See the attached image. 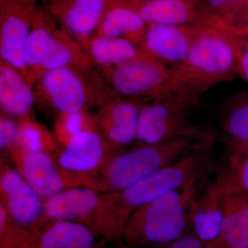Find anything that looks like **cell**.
<instances>
[{
  "instance_id": "1",
  "label": "cell",
  "mask_w": 248,
  "mask_h": 248,
  "mask_svg": "<svg viewBox=\"0 0 248 248\" xmlns=\"http://www.w3.org/2000/svg\"><path fill=\"white\" fill-rule=\"evenodd\" d=\"M209 143H202L175 162L123 190L106 192V211L112 238L121 239L136 210L167 192L198 182L209 167Z\"/></svg>"
},
{
  "instance_id": "2",
  "label": "cell",
  "mask_w": 248,
  "mask_h": 248,
  "mask_svg": "<svg viewBox=\"0 0 248 248\" xmlns=\"http://www.w3.org/2000/svg\"><path fill=\"white\" fill-rule=\"evenodd\" d=\"M170 70L174 93L198 104L204 93L237 72L229 31L203 28L186 60L170 66Z\"/></svg>"
},
{
  "instance_id": "3",
  "label": "cell",
  "mask_w": 248,
  "mask_h": 248,
  "mask_svg": "<svg viewBox=\"0 0 248 248\" xmlns=\"http://www.w3.org/2000/svg\"><path fill=\"white\" fill-rule=\"evenodd\" d=\"M197 182L167 192L136 210L124 228L122 238L125 244L135 248L156 247L190 232Z\"/></svg>"
},
{
  "instance_id": "4",
  "label": "cell",
  "mask_w": 248,
  "mask_h": 248,
  "mask_svg": "<svg viewBox=\"0 0 248 248\" xmlns=\"http://www.w3.org/2000/svg\"><path fill=\"white\" fill-rule=\"evenodd\" d=\"M203 142L182 138L156 144H140L111 156L97 175L99 190H123L175 162Z\"/></svg>"
},
{
  "instance_id": "5",
  "label": "cell",
  "mask_w": 248,
  "mask_h": 248,
  "mask_svg": "<svg viewBox=\"0 0 248 248\" xmlns=\"http://www.w3.org/2000/svg\"><path fill=\"white\" fill-rule=\"evenodd\" d=\"M36 83L39 97L58 114L89 111L117 97L105 78L91 68L66 66L48 70Z\"/></svg>"
},
{
  "instance_id": "6",
  "label": "cell",
  "mask_w": 248,
  "mask_h": 248,
  "mask_svg": "<svg viewBox=\"0 0 248 248\" xmlns=\"http://www.w3.org/2000/svg\"><path fill=\"white\" fill-rule=\"evenodd\" d=\"M196 105L189 98L170 93L142 106L137 142L140 144H156L182 138L211 141L208 135L189 120L190 109Z\"/></svg>"
},
{
  "instance_id": "7",
  "label": "cell",
  "mask_w": 248,
  "mask_h": 248,
  "mask_svg": "<svg viewBox=\"0 0 248 248\" xmlns=\"http://www.w3.org/2000/svg\"><path fill=\"white\" fill-rule=\"evenodd\" d=\"M104 73L117 97L154 99L174 93L170 66L149 55L104 70Z\"/></svg>"
},
{
  "instance_id": "8",
  "label": "cell",
  "mask_w": 248,
  "mask_h": 248,
  "mask_svg": "<svg viewBox=\"0 0 248 248\" xmlns=\"http://www.w3.org/2000/svg\"><path fill=\"white\" fill-rule=\"evenodd\" d=\"M10 155L16 169L44 200L71 187H89L99 190L96 174L67 170L50 153L14 151Z\"/></svg>"
},
{
  "instance_id": "9",
  "label": "cell",
  "mask_w": 248,
  "mask_h": 248,
  "mask_svg": "<svg viewBox=\"0 0 248 248\" xmlns=\"http://www.w3.org/2000/svg\"><path fill=\"white\" fill-rule=\"evenodd\" d=\"M105 206V192L89 187H71L45 200L46 219L79 222L108 242Z\"/></svg>"
},
{
  "instance_id": "10",
  "label": "cell",
  "mask_w": 248,
  "mask_h": 248,
  "mask_svg": "<svg viewBox=\"0 0 248 248\" xmlns=\"http://www.w3.org/2000/svg\"><path fill=\"white\" fill-rule=\"evenodd\" d=\"M39 9L37 0H0L1 60L17 69L30 83L24 52Z\"/></svg>"
},
{
  "instance_id": "11",
  "label": "cell",
  "mask_w": 248,
  "mask_h": 248,
  "mask_svg": "<svg viewBox=\"0 0 248 248\" xmlns=\"http://www.w3.org/2000/svg\"><path fill=\"white\" fill-rule=\"evenodd\" d=\"M1 203L18 225L32 231L46 222L45 200L37 194L17 169L1 166Z\"/></svg>"
},
{
  "instance_id": "12",
  "label": "cell",
  "mask_w": 248,
  "mask_h": 248,
  "mask_svg": "<svg viewBox=\"0 0 248 248\" xmlns=\"http://www.w3.org/2000/svg\"><path fill=\"white\" fill-rule=\"evenodd\" d=\"M112 2L111 0H46L45 10L84 45L95 35Z\"/></svg>"
},
{
  "instance_id": "13",
  "label": "cell",
  "mask_w": 248,
  "mask_h": 248,
  "mask_svg": "<svg viewBox=\"0 0 248 248\" xmlns=\"http://www.w3.org/2000/svg\"><path fill=\"white\" fill-rule=\"evenodd\" d=\"M120 150L98 132L86 131L77 135L62 147L55 158L59 165L67 170L96 174L111 156Z\"/></svg>"
},
{
  "instance_id": "14",
  "label": "cell",
  "mask_w": 248,
  "mask_h": 248,
  "mask_svg": "<svg viewBox=\"0 0 248 248\" xmlns=\"http://www.w3.org/2000/svg\"><path fill=\"white\" fill-rule=\"evenodd\" d=\"M142 106L136 100L112 99L94 115L98 133L119 149L137 141Z\"/></svg>"
},
{
  "instance_id": "15",
  "label": "cell",
  "mask_w": 248,
  "mask_h": 248,
  "mask_svg": "<svg viewBox=\"0 0 248 248\" xmlns=\"http://www.w3.org/2000/svg\"><path fill=\"white\" fill-rule=\"evenodd\" d=\"M202 29L186 26L148 24L140 46L153 58L165 64L174 66L187 58Z\"/></svg>"
},
{
  "instance_id": "16",
  "label": "cell",
  "mask_w": 248,
  "mask_h": 248,
  "mask_svg": "<svg viewBox=\"0 0 248 248\" xmlns=\"http://www.w3.org/2000/svg\"><path fill=\"white\" fill-rule=\"evenodd\" d=\"M90 227L68 220H50L31 231L23 242L32 248H105Z\"/></svg>"
},
{
  "instance_id": "17",
  "label": "cell",
  "mask_w": 248,
  "mask_h": 248,
  "mask_svg": "<svg viewBox=\"0 0 248 248\" xmlns=\"http://www.w3.org/2000/svg\"><path fill=\"white\" fill-rule=\"evenodd\" d=\"M225 215V194L215 182L196 197L190 213V232L205 248H221Z\"/></svg>"
},
{
  "instance_id": "18",
  "label": "cell",
  "mask_w": 248,
  "mask_h": 248,
  "mask_svg": "<svg viewBox=\"0 0 248 248\" xmlns=\"http://www.w3.org/2000/svg\"><path fill=\"white\" fill-rule=\"evenodd\" d=\"M35 102L32 85L17 69L1 60L0 105L1 112L19 120L31 115Z\"/></svg>"
},
{
  "instance_id": "19",
  "label": "cell",
  "mask_w": 248,
  "mask_h": 248,
  "mask_svg": "<svg viewBox=\"0 0 248 248\" xmlns=\"http://www.w3.org/2000/svg\"><path fill=\"white\" fill-rule=\"evenodd\" d=\"M148 24L136 9L127 3L112 2L103 17L95 35L122 37L141 45Z\"/></svg>"
},
{
  "instance_id": "20",
  "label": "cell",
  "mask_w": 248,
  "mask_h": 248,
  "mask_svg": "<svg viewBox=\"0 0 248 248\" xmlns=\"http://www.w3.org/2000/svg\"><path fill=\"white\" fill-rule=\"evenodd\" d=\"M83 46L93 64L103 71L148 55L140 46L122 37L94 35Z\"/></svg>"
},
{
  "instance_id": "21",
  "label": "cell",
  "mask_w": 248,
  "mask_h": 248,
  "mask_svg": "<svg viewBox=\"0 0 248 248\" xmlns=\"http://www.w3.org/2000/svg\"><path fill=\"white\" fill-rule=\"evenodd\" d=\"M58 28L56 20L45 9L40 7L24 52V61L32 85L35 84L43 73L42 66L47 46Z\"/></svg>"
},
{
  "instance_id": "22",
  "label": "cell",
  "mask_w": 248,
  "mask_h": 248,
  "mask_svg": "<svg viewBox=\"0 0 248 248\" xmlns=\"http://www.w3.org/2000/svg\"><path fill=\"white\" fill-rule=\"evenodd\" d=\"M221 248H248V195H225Z\"/></svg>"
},
{
  "instance_id": "23",
  "label": "cell",
  "mask_w": 248,
  "mask_h": 248,
  "mask_svg": "<svg viewBox=\"0 0 248 248\" xmlns=\"http://www.w3.org/2000/svg\"><path fill=\"white\" fill-rule=\"evenodd\" d=\"M133 6L148 24L185 26L195 17L193 9L186 0H151L125 2Z\"/></svg>"
},
{
  "instance_id": "24",
  "label": "cell",
  "mask_w": 248,
  "mask_h": 248,
  "mask_svg": "<svg viewBox=\"0 0 248 248\" xmlns=\"http://www.w3.org/2000/svg\"><path fill=\"white\" fill-rule=\"evenodd\" d=\"M18 123L19 135L17 145L11 152H46L55 155L61 149L53 133L48 131L45 125L36 121L32 116L20 119Z\"/></svg>"
},
{
  "instance_id": "25",
  "label": "cell",
  "mask_w": 248,
  "mask_h": 248,
  "mask_svg": "<svg viewBox=\"0 0 248 248\" xmlns=\"http://www.w3.org/2000/svg\"><path fill=\"white\" fill-rule=\"evenodd\" d=\"M215 183L225 195L232 192L248 195V149H231L228 164Z\"/></svg>"
},
{
  "instance_id": "26",
  "label": "cell",
  "mask_w": 248,
  "mask_h": 248,
  "mask_svg": "<svg viewBox=\"0 0 248 248\" xmlns=\"http://www.w3.org/2000/svg\"><path fill=\"white\" fill-rule=\"evenodd\" d=\"M222 125L231 149H248V99L236 101L227 108Z\"/></svg>"
},
{
  "instance_id": "27",
  "label": "cell",
  "mask_w": 248,
  "mask_h": 248,
  "mask_svg": "<svg viewBox=\"0 0 248 248\" xmlns=\"http://www.w3.org/2000/svg\"><path fill=\"white\" fill-rule=\"evenodd\" d=\"M86 131H97L94 115L88 110L58 114L53 134L61 148L72 139Z\"/></svg>"
},
{
  "instance_id": "28",
  "label": "cell",
  "mask_w": 248,
  "mask_h": 248,
  "mask_svg": "<svg viewBox=\"0 0 248 248\" xmlns=\"http://www.w3.org/2000/svg\"><path fill=\"white\" fill-rule=\"evenodd\" d=\"M19 123L13 117L1 112L0 117V150L9 154L17 145Z\"/></svg>"
},
{
  "instance_id": "29",
  "label": "cell",
  "mask_w": 248,
  "mask_h": 248,
  "mask_svg": "<svg viewBox=\"0 0 248 248\" xmlns=\"http://www.w3.org/2000/svg\"><path fill=\"white\" fill-rule=\"evenodd\" d=\"M236 54L237 72L248 83V39L229 31Z\"/></svg>"
},
{
  "instance_id": "30",
  "label": "cell",
  "mask_w": 248,
  "mask_h": 248,
  "mask_svg": "<svg viewBox=\"0 0 248 248\" xmlns=\"http://www.w3.org/2000/svg\"><path fill=\"white\" fill-rule=\"evenodd\" d=\"M151 248H205V247L193 234L188 232L169 244Z\"/></svg>"
},
{
  "instance_id": "31",
  "label": "cell",
  "mask_w": 248,
  "mask_h": 248,
  "mask_svg": "<svg viewBox=\"0 0 248 248\" xmlns=\"http://www.w3.org/2000/svg\"><path fill=\"white\" fill-rule=\"evenodd\" d=\"M208 4L215 9H225L234 5L232 0H206Z\"/></svg>"
},
{
  "instance_id": "32",
  "label": "cell",
  "mask_w": 248,
  "mask_h": 248,
  "mask_svg": "<svg viewBox=\"0 0 248 248\" xmlns=\"http://www.w3.org/2000/svg\"><path fill=\"white\" fill-rule=\"evenodd\" d=\"M0 248H32L27 245L23 244V243H18V244H15L9 245V246H4Z\"/></svg>"
},
{
  "instance_id": "33",
  "label": "cell",
  "mask_w": 248,
  "mask_h": 248,
  "mask_svg": "<svg viewBox=\"0 0 248 248\" xmlns=\"http://www.w3.org/2000/svg\"><path fill=\"white\" fill-rule=\"evenodd\" d=\"M234 5L236 6H244L245 4H248V0H232Z\"/></svg>"
},
{
  "instance_id": "34",
  "label": "cell",
  "mask_w": 248,
  "mask_h": 248,
  "mask_svg": "<svg viewBox=\"0 0 248 248\" xmlns=\"http://www.w3.org/2000/svg\"><path fill=\"white\" fill-rule=\"evenodd\" d=\"M113 248H135L133 247V246H129V245L127 244H121L118 245V246H116V247Z\"/></svg>"
},
{
  "instance_id": "35",
  "label": "cell",
  "mask_w": 248,
  "mask_h": 248,
  "mask_svg": "<svg viewBox=\"0 0 248 248\" xmlns=\"http://www.w3.org/2000/svg\"><path fill=\"white\" fill-rule=\"evenodd\" d=\"M112 2H128V1H130V0H111Z\"/></svg>"
},
{
  "instance_id": "36",
  "label": "cell",
  "mask_w": 248,
  "mask_h": 248,
  "mask_svg": "<svg viewBox=\"0 0 248 248\" xmlns=\"http://www.w3.org/2000/svg\"><path fill=\"white\" fill-rule=\"evenodd\" d=\"M130 1H135V2H143V1H151V0H130Z\"/></svg>"
}]
</instances>
